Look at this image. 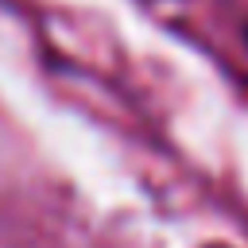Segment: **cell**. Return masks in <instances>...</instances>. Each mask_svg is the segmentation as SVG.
Masks as SVG:
<instances>
[{"mask_svg":"<svg viewBox=\"0 0 248 248\" xmlns=\"http://www.w3.org/2000/svg\"><path fill=\"white\" fill-rule=\"evenodd\" d=\"M244 39H248V31H244Z\"/></svg>","mask_w":248,"mask_h":248,"instance_id":"obj_1","label":"cell"}]
</instances>
